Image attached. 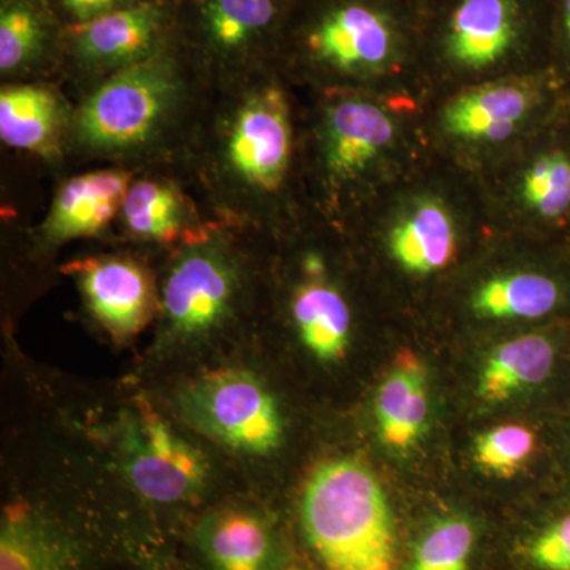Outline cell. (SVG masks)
Instances as JSON below:
<instances>
[{
	"mask_svg": "<svg viewBox=\"0 0 570 570\" xmlns=\"http://www.w3.org/2000/svg\"><path fill=\"white\" fill-rule=\"evenodd\" d=\"M302 524L328 570H397L392 509L376 475L358 461H326L313 472Z\"/></svg>",
	"mask_w": 570,
	"mask_h": 570,
	"instance_id": "cell-4",
	"label": "cell"
},
{
	"mask_svg": "<svg viewBox=\"0 0 570 570\" xmlns=\"http://www.w3.org/2000/svg\"><path fill=\"white\" fill-rule=\"evenodd\" d=\"M389 246L409 273L431 275L444 269L456 250L455 223L448 206L433 198L412 206L390 232Z\"/></svg>",
	"mask_w": 570,
	"mask_h": 570,
	"instance_id": "cell-20",
	"label": "cell"
},
{
	"mask_svg": "<svg viewBox=\"0 0 570 570\" xmlns=\"http://www.w3.org/2000/svg\"><path fill=\"white\" fill-rule=\"evenodd\" d=\"M475 547L478 530L468 517H441L420 534L407 570H469Z\"/></svg>",
	"mask_w": 570,
	"mask_h": 570,
	"instance_id": "cell-25",
	"label": "cell"
},
{
	"mask_svg": "<svg viewBox=\"0 0 570 570\" xmlns=\"http://www.w3.org/2000/svg\"><path fill=\"white\" fill-rule=\"evenodd\" d=\"M265 236L208 220L183 243L165 249L159 275L163 335L197 343L227 332L253 311L258 250Z\"/></svg>",
	"mask_w": 570,
	"mask_h": 570,
	"instance_id": "cell-3",
	"label": "cell"
},
{
	"mask_svg": "<svg viewBox=\"0 0 570 570\" xmlns=\"http://www.w3.org/2000/svg\"><path fill=\"white\" fill-rule=\"evenodd\" d=\"M395 138V124L384 108L341 89H322L307 132L309 168L325 204L362 183Z\"/></svg>",
	"mask_w": 570,
	"mask_h": 570,
	"instance_id": "cell-8",
	"label": "cell"
},
{
	"mask_svg": "<svg viewBox=\"0 0 570 570\" xmlns=\"http://www.w3.org/2000/svg\"><path fill=\"white\" fill-rule=\"evenodd\" d=\"M63 29L50 0H0V80L59 82Z\"/></svg>",
	"mask_w": 570,
	"mask_h": 570,
	"instance_id": "cell-16",
	"label": "cell"
},
{
	"mask_svg": "<svg viewBox=\"0 0 570 570\" xmlns=\"http://www.w3.org/2000/svg\"><path fill=\"white\" fill-rule=\"evenodd\" d=\"M175 2V40L209 88L276 66L285 0Z\"/></svg>",
	"mask_w": 570,
	"mask_h": 570,
	"instance_id": "cell-5",
	"label": "cell"
},
{
	"mask_svg": "<svg viewBox=\"0 0 570 570\" xmlns=\"http://www.w3.org/2000/svg\"><path fill=\"white\" fill-rule=\"evenodd\" d=\"M515 36L512 0H463L450 22L448 48L453 61L483 69L508 55Z\"/></svg>",
	"mask_w": 570,
	"mask_h": 570,
	"instance_id": "cell-19",
	"label": "cell"
},
{
	"mask_svg": "<svg viewBox=\"0 0 570 570\" xmlns=\"http://www.w3.org/2000/svg\"><path fill=\"white\" fill-rule=\"evenodd\" d=\"M118 444L127 479L149 501L174 504L204 489V455L145 404L122 419Z\"/></svg>",
	"mask_w": 570,
	"mask_h": 570,
	"instance_id": "cell-11",
	"label": "cell"
},
{
	"mask_svg": "<svg viewBox=\"0 0 570 570\" xmlns=\"http://www.w3.org/2000/svg\"><path fill=\"white\" fill-rule=\"evenodd\" d=\"M528 560L535 570H570V512L531 540Z\"/></svg>",
	"mask_w": 570,
	"mask_h": 570,
	"instance_id": "cell-28",
	"label": "cell"
},
{
	"mask_svg": "<svg viewBox=\"0 0 570 570\" xmlns=\"http://www.w3.org/2000/svg\"><path fill=\"white\" fill-rule=\"evenodd\" d=\"M426 367L417 355L401 351L376 396L379 436L396 450L412 448L426 426Z\"/></svg>",
	"mask_w": 570,
	"mask_h": 570,
	"instance_id": "cell-17",
	"label": "cell"
},
{
	"mask_svg": "<svg viewBox=\"0 0 570 570\" xmlns=\"http://www.w3.org/2000/svg\"><path fill=\"white\" fill-rule=\"evenodd\" d=\"M183 176L170 168L135 171L124 195L112 238L132 247L170 249L208 223Z\"/></svg>",
	"mask_w": 570,
	"mask_h": 570,
	"instance_id": "cell-13",
	"label": "cell"
},
{
	"mask_svg": "<svg viewBox=\"0 0 570 570\" xmlns=\"http://www.w3.org/2000/svg\"><path fill=\"white\" fill-rule=\"evenodd\" d=\"M557 348L549 337H513L491 352L479 379V396L489 403H502L515 393L538 387L550 376Z\"/></svg>",
	"mask_w": 570,
	"mask_h": 570,
	"instance_id": "cell-22",
	"label": "cell"
},
{
	"mask_svg": "<svg viewBox=\"0 0 570 570\" xmlns=\"http://www.w3.org/2000/svg\"><path fill=\"white\" fill-rule=\"evenodd\" d=\"M73 549L61 532L24 508L10 509L0 534V570H70Z\"/></svg>",
	"mask_w": 570,
	"mask_h": 570,
	"instance_id": "cell-23",
	"label": "cell"
},
{
	"mask_svg": "<svg viewBox=\"0 0 570 570\" xmlns=\"http://www.w3.org/2000/svg\"><path fill=\"white\" fill-rule=\"evenodd\" d=\"M63 272L73 277L86 313L112 340L137 336L159 313V275L135 250L75 258Z\"/></svg>",
	"mask_w": 570,
	"mask_h": 570,
	"instance_id": "cell-10",
	"label": "cell"
},
{
	"mask_svg": "<svg viewBox=\"0 0 570 570\" xmlns=\"http://www.w3.org/2000/svg\"><path fill=\"white\" fill-rule=\"evenodd\" d=\"M393 48L395 36L381 10L362 0H337L281 41L276 66L283 73L299 69L322 82L356 81L384 69Z\"/></svg>",
	"mask_w": 570,
	"mask_h": 570,
	"instance_id": "cell-6",
	"label": "cell"
},
{
	"mask_svg": "<svg viewBox=\"0 0 570 570\" xmlns=\"http://www.w3.org/2000/svg\"><path fill=\"white\" fill-rule=\"evenodd\" d=\"M524 202L540 216L558 217L570 208V160L564 154L539 157L521 183Z\"/></svg>",
	"mask_w": 570,
	"mask_h": 570,
	"instance_id": "cell-26",
	"label": "cell"
},
{
	"mask_svg": "<svg viewBox=\"0 0 570 570\" xmlns=\"http://www.w3.org/2000/svg\"><path fill=\"white\" fill-rule=\"evenodd\" d=\"M299 279L288 292L287 314L299 340L324 362L343 358L351 341L352 307L332 279L328 262L317 247H306L295 261Z\"/></svg>",
	"mask_w": 570,
	"mask_h": 570,
	"instance_id": "cell-15",
	"label": "cell"
},
{
	"mask_svg": "<svg viewBox=\"0 0 570 570\" xmlns=\"http://www.w3.org/2000/svg\"><path fill=\"white\" fill-rule=\"evenodd\" d=\"M302 167L294 94L272 66L214 86L176 171L208 219L273 238L291 220Z\"/></svg>",
	"mask_w": 570,
	"mask_h": 570,
	"instance_id": "cell-1",
	"label": "cell"
},
{
	"mask_svg": "<svg viewBox=\"0 0 570 570\" xmlns=\"http://www.w3.org/2000/svg\"><path fill=\"white\" fill-rule=\"evenodd\" d=\"M298 570H302V569H298Z\"/></svg>",
	"mask_w": 570,
	"mask_h": 570,
	"instance_id": "cell-31",
	"label": "cell"
},
{
	"mask_svg": "<svg viewBox=\"0 0 570 570\" xmlns=\"http://www.w3.org/2000/svg\"><path fill=\"white\" fill-rule=\"evenodd\" d=\"M181 409L197 430L236 452L265 455L283 441L275 396L247 371H217L198 379L184 390Z\"/></svg>",
	"mask_w": 570,
	"mask_h": 570,
	"instance_id": "cell-9",
	"label": "cell"
},
{
	"mask_svg": "<svg viewBox=\"0 0 570 570\" xmlns=\"http://www.w3.org/2000/svg\"><path fill=\"white\" fill-rule=\"evenodd\" d=\"M175 0H140L124 9L63 29L59 82L75 102L130 69L174 37Z\"/></svg>",
	"mask_w": 570,
	"mask_h": 570,
	"instance_id": "cell-7",
	"label": "cell"
},
{
	"mask_svg": "<svg viewBox=\"0 0 570 570\" xmlns=\"http://www.w3.org/2000/svg\"><path fill=\"white\" fill-rule=\"evenodd\" d=\"M564 28L570 40V0H566L564 3Z\"/></svg>",
	"mask_w": 570,
	"mask_h": 570,
	"instance_id": "cell-30",
	"label": "cell"
},
{
	"mask_svg": "<svg viewBox=\"0 0 570 570\" xmlns=\"http://www.w3.org/2000/svg\"><path fill=\"white\" fill-rule=\"evenodd\" d=\"M198 546L216 570H268L273 543L264 521L245 510H225L198 528Z\"/></svg>",
	"mask_w": 570,
	"mask_h": 570,
	"instance_id": "cell-21",
	"label": "cell"
},
{
	"mask_svg": "<svg viewBox=\"0 0 570 570\" xmlns=\"http://www.w3.org/2000/svg\"><path fill=\"white\" fill-rule=\"evenodd\" d=\"M535 436L523 425L491 428L475 439L474 460L479 468L497 478H512L531 459Z\"/></svg>",
	"mask_w": 570,
	"mask_h": 570,
	"instance_id": "cell-27",
	"label": "cell"
},
{
	"mask_svg": "<svg viewBox=\"0 0 570 570\" xmlns=\"http://www.w3.org/2000/svg\"><path fill=\"white\" fill-rule=\"evenodd\" d=\"M209 89L171 37L78 100L67 165L176 170Z\"/></svg>",
	"mask_w": 570,
	"mask_h": 570,
	"instance_id": "cell-2",
	"label": "cell"
},
{
	"mask_svg": "<svg viewBox=\"0 0 570 570\" xmlns=\"http://www.w3.org/2000/svg\"><path fill=\"white\" fill-rule=\"evenodd\" d=\"M534 96L527 86L501 82L461 94L444 111V126L461 140L504 141L519 130Z\"/></svg>",
	"mask_w": 570,
	"mask_h": 570,
	"instance_id": "cell-18",
	"label": "cell"
},
{
	"mask_svg": "<svg viewBox=\"0 0 570 570\" xmlns=\"http://www.w3.org/2000/svg\"><path fill=\"white\" fill-rule=\"evenodd\" d=\"M77 102L58 81L0 85V140L14 151L66 168Z\"/></svg>",
	"mask_w": 570,
	"mask_h": 570,
	"instance_id": "cell-14",
	"label": "cell"
},
{
	"mask_svg": "<svg viewBox=\"0 0 570 570\" xmlns=\"http://www.w3.org/2000/svg\"><path fill=\"white\" fill-rule=\"evenodd\" d=\"M63 24H80L140 0H50Z\"/></svg>",
	"mask_w": 570,
	"mask_h": 570,
	"instance_id": "cell-29",
	"label": "cell"
},
{
	"mask_svg": "<svg viewBox=\"0 0 570 570\" xmlns=\"http://www.w3.org/2000/svg\"><path fill=\"white\" fill-rule=\"evenodd\" d=\"M561 288L539 273H512L487 281L472 296V309L485 318H539L560 305Z\"/></svg>",
	"mask_w": 570,
	"mask_h": 570,
	"instance_id": "cell-24",
	"label": "cell"
},
{
	"mask_svg": "<svg viewBox=\"0 0 570 570\" xmlns=\"http://www.w3.org/2000/svg\"><path fill=\"white\" fill-rule=\"evenodd\" d=\"M135 171L91 167L59 179L43 219L31 230L39 257L58 253L78 239H110Z\"/></svg>",
	"mask_w": 570,
	"mask_h": 570,
	"instance_id": "cell-12",
	"label": "cell"
}]
</instances>
